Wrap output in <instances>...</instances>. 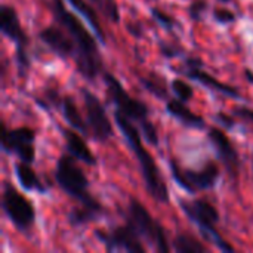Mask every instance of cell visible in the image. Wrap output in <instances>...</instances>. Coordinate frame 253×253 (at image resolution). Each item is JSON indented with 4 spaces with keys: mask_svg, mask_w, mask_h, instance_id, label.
I'll list each match as a JSON object with an SVG mask.
<instances>
[{
    "mask_svg": "<svg viewBox=\"0 0 253 253\" xmlns=\"http://www.w3.org/2000/svg\"><path fill=\"white\" fill-rule=\"evenodd\" d=\"M102 10L104 13L107 15V18L113 22H119L120 21V10H119V6L114 0H105L104 1V6H102Z\"/></svg>",
    "mask_w": 253,
    "mask_h": 253,
    "instance_id": "cell-27",
    "label": "cell"
},
{
    "mask_svg": "<svg viewBox=\"0 0 253 253\" xmlns=\"http://www.w3.org/2000/svg\"><path fill=\"white\" fill-rule=\"evenodd\" d=\"M179 208L185 213V216L199 227L202 236L208 242L213 243L222 252H234L236 251L218 233L216 224L219 221V213H218L216 208L211 202H208L205 199H196V200H184V199H181L179 200Z\"/></svg>",
    "mask_w": 253,
    "mask_h": 253,
    "instance_id": "cell-5",
    "label": "cell"
},
{
    "mask_svg": "<svg viewBox=\"0 0 253 253\" xmlns=\"http://www.w3.org/2000/svg\"><path fill=\"white\" fill-rule=\"evenodd\" d=\"M212 16L218 24H222V25H228V24H233L237 21L236 13L230 9H225V7H215L212 12Z\"/></svg>",
    "mask_w": 253,
    "mask_h": 253,
    "instance_id": "cell-25",
    "label": "cell"
},
{
    "mask_svg": "<svg viewBox=\"0 0 253 253\" xmlns=\"http://www.w3.org/2000/svg\"><path fill=\"white\" fill-rule=\"evenodd\" d=\"M102 77H104V82L107 86V95H108L110 101L116 105V110L120 111L123 116H126L129 120L138 123L144 139L150 145L157 147L160 142L159 132H157V127L154 126V123H151L148 119V114H150L148 107L144 102L138 101L136 98L130 96L126 92V89L123 87V84L120 83V80H117L111 73L104 71Z\"/></svg>",
    "mask_w": 253,
    "mask_h": 253,
    "instance_id": "cell-3",
    "label": "cell"
},
{
    "mask_svg": "<svg viewBox=\"0 0 253 253\" xmlns=\"http://www.w3.org/2000/svg\"><path fill=\"white\" fill-rule=\"evenodd\" d=\"M36 132L31 127H16L6 129V125L1 126V148L7 154L16 156L21 162L33 163L36 159Z\"/></svg>",
    "mask_w": 253,
    "mask_h": 253,
    "instance_id": "cell-10",
    "label": "cell"
},
{
    "mask_svg": "<svg viewBox=\"0 0 253 253\" xmlns=\"http://www.w3.org/2000/svg\"><path fill=\"white\" fill-rule=\"evenodd\" d=\"M208 138H209L211 144L215 147V151H216L218 157L221 159V162L224 163L225 170L228 172L231 179L237 181L239 172H240L239 170L240 169V159H239V151L234 148L230 138L225 135L224 130H221L218 127H211L208 132Z\"/></svg>",
    "mask_w": 253,
    "mask_h": 253,
    "instance_id": "cell-14",
    "label": "cell"
},
{
    "mask_svg": "<svg viewBox=\"0 0 253 253\" xmlns=\"http://www.w3.org/2000/svg\"><path fill=\"white\" fill-rule=\"evenodd\" d=\"M127 31L132 34V36H135V37H141L142 36V27H141V24H138V22H130V24H127Z\"/></svg>",
    "mask_w": 253,
    "mask_h": 253,
    "instance_id": "cell-31",
    "label": "cell"
},
{
    "mask_svg": "<svg viewBox=\"0 0 253 253\" xmlns=\"http://www.w3.org/2000/svg\"><path fill=\"white\" fill-rule=\"evenodd\" d=\"M170 87H172L173 93L176 95V98L181 99L182 102H188V101L193 99V96H194V89H193L187 82H184V80H181V79L172 80Z\"/></svg>",
    "mask_w": 253,
    "mask_h": 253,
    "instance_id": "cell-23",
    "label": "cell"
},
{
    "mask_svg": "<svg viewBox=\"0 0 253 253\" xmlns=\"http://www.w3.org/2000/svg\"><path fill=\"white\" fill-rule=\"evenodd\" d=\"M114 120H116L119 129L122 130L129 148L132 150V153L135 154V157L139 163L141 173H142L144 184H145L148 194L151 196V199H154L159 203H163V205L169 203V200H170L169 188L160 173V169H159L156 160L153 159V156L148 153V150L142 144V138H141L142 133L138 130V127L133 125L132 120H129L126 116H123L117 110L114 113Z\"/></svg>",
    "mask_w": 253,
    "mask_h": 253,
    "instance_id": "cell-2",
    "label": "cell"
},
{
    "mask_svg": "<svg viewBox=\"0 0 253 253\" xmlns=\"http://www.w3.org/2000/svg\"><path fill=\"white\" fill-rule=\"evenodd\" d=\"M166 113L181 122L184 126L191 129H203L205 127V119L196 113H193L185 102L181 99H168L166 101Z\"/></svg>",
    "mask_w": 253,
    "mask_h": 253,
    "instance_id": "cell-17",
    "label": "cell"
},
{
    "mask_svg": "<svg viewBox=\"0 0 253 253\" xmlns=\"http://www.w3.org/2000/svg\"><path fill=\"white\" fill-rule=\"evenodd\" d=\"M141 86L150 92L151 95H154L156 98L162 99V101H168L169 99V93H168V87L165 80L159 76V74H150V76H144L138 79Z\"/></svg>",
    "mask_w": 253,
    "mask_h": 253,
    "instance_id": "cell-21",
    "label": "cell"
},
{
    "mask_svg": "<svg viewBox=\"0 0 253 253\" xmlns=\"http://www.w3.org/2000/svg\"><path fill=\"white\" fill-rule=\"evenodd\" d=\"M213 122L221 125L222 127H225L227 130H231L236 127V120H234V116H230L224 111H218L215 116H213Z\"/></svg>",
    "mask_w": 253,
    "mask_h": 253,
    "instance_id": "cell-28",
    "label": "cell"
},
{
    "mask_svg": "<svg viewBox=\"0 0 253 253\" xmlns=\"http://www.w3.org/2000/svg\"><path fill=\"white\" fill-rule=\"evenodd\" d=\"M170 173L173 181L187 193L196 194L199 191H208L215 188L219 179V168L216 162L209 160L202 169H182L175 159H170Z\"/></svg>",
    "mask_w": 253,
    "mask_h": 253,
    "instance_id": "cell-8",
    "label": "cell"
},
{
    "mask_svg": "<svg viewBox=\"0 0 253 253\" xmlns=\"http://www.w3.org/2000/svg\"><path fill=\"white\" fill-rule=\"evenodd\" d=\"M245 74H246V79H248V82L253 84V71L252 70H249V68H246L245 70Z\"/></svg>",
    "mask_w": 253,
    "mask_h": 253,
    "instance_id": "cell-32",
    "label": "cell"
},
{
    "mask_svg": "<svg viewBox=\"0 0 253 253\" xmlns=\"http://www.w3.org/2000/svg\"><path fill=\"white\" fill-rule=\"evenodd\" d=\"M15 175H16V179L19 182V185L28 191V193H40V194H44L46 193V187L43 185V182L40 181V178L37 176V173L31 169L30 163H25V162H19L15 165Z\"/></svg>",
    "mask_w": 253,
    "mask_h": 253,
    "instance_id": "cell-19",
    "label": "cell"
},
{
    "mask_svg": "<svg viewBox=\"0 0 253 253\" xmlns=\"http://www.w3.org/2000/svg\"><path fill=\"white\" fill-rule=\"evenodd\" d=\"M82 96L86 110V122L89 125L92 138L99 142H107L108 139H111L114 132L105 107L102 105L99 98L87 89H82Z\"/></svg>",
    "mask_w": 253,
    "mask_h": 253,
    "instance_id": "cell-12",
    "label": "cell"
},
{
    "mask_svg": "<svg viewBox=\"0 0 253 253\" xmlns=\"http://www.w3.org/2000/svg\"><path fill=\"white\" fill-rule=\"evenodd\" d=\"M233 116L237 117V119H240V120H243L245 123L253 125V110L249 108V107H243V105L236 107L234 111H233Z\"/></svg>",
    "mask_w": 253,
    "mask_h": 253,
    "instance_id": "cell-29",
    "label": "cell"
},
{
    "mask_svg": "<svg viewBox=\"0 0 253 253\" xmlns=\"http://www.w3.org/2000/svg\"><path fill=\"white\" fill-rule=\"evenodd\" d=\"M151 16L157 21V24L159 25H162L165 30H168V31H172L175 27H176V19L173 18V16H170L169 13H166V12H163L162 9H159V7H151Z\"/></svg>",
    "mask_w": 253,
    "mask_h": 253,
    "instance_id": "cell-24",
    "label": "cell"
},
{
    "mask_svg": "<svg viewBox=\"0 0 253 253\" xmlns=\"http://www.w3.org/2000/svg\"><path fill=\"white\" fill-rule=\"evenodd\" d=\"M1 208L9 221L22 233H28L36 222V209L33 203L21 194L9 181L3 182Z\"/></svg>",
    "mask_w": 253,
    "mask_h": 253,
    "instance_id": "cell-9",
    "label": "cell"
},
{
    "mask_svg": "<svg viewBox=\"0 0 253 253\" xmlns=\"http://www.w3.org/2000/svg\"><path fill=\"white\" fill-rule=\"evenodd\" d=\"M74 156L62 154L58 159L56 169H55V179L62 191H65L71 199H74L79 206L86 208L95 212L98 216L105 213L104 206L90 194L89 191V179L86 178L84 172L80 166L74 162Z\"/></svg>",
    "mask_w": 253,
    "mask_h": 253,
    "instance_id": "cell-4",
    "label": "cell"
},
{
    "mask_svg": "<svg viewBox=\"0 0 253 253\" xmlns=\"http://www.w3.org/2000/svg\"><path fill=\"white\" fill-rule=\"evenodd\" d=\"M84 19H86V22L90 25V28L93 30V33H95V36H96V39H98V42H101L102 44H105V33H104V30H102V25H101V21H99V18H98V15H96V12H95V9L89 4V3H86L84 0H67Z\"/></svg>",
    "mask_w": 253,
    "mask_h": 253,
    "instance_id": "cell-20",
    "label": "cell"
},
{
    "mask_svg": "<svg viewBox=\"0 0 253 253\" xmlns=\"http://www.w3.org/2000/svg\"><path fill=\"white\" fill-rule=\"evenodd\" d=\"M96 239L105 245L108 252L116 251H126L129 253H144L145 248L142 245V239L136 233V230L126 221V224L113 228L111 231L107 230H96Z\"/></svg>",
    "mask_w": 253,
    "mask_h": 253,
    "instance_id": "cell-11",
    "label": "cell"
},
{
    "mask_svg": "<svg viewBox=\"0 0 253 253\" xmlns=\"http://www.w3.org/2000/svg\"><path fill=\"white\" fill-rule=\"evenodd\" d=\"M172 248L178 253L208 252V248L203 246V243H200L199 240H196L193 236L188 234H178L172 242Z\"/></svg>",
    "mask_w": 253,
    "mask_h": 253,
    "instance_id": "cell-22",
    "label": "cell"
},
{
    "mask_svg": "<svg viewBox=\"0 0 253 253\" xmlns=\"http://www.w3.org/2000/svg\"><path fill=\"white\" fill-rule=\"evenodd\" d=\"M208 0H193L188 7V15L193 21H200L203 13L208 10Z\"/></svg>",
    "mask_w": 253,
    "mask_h": 253,
    "instance_id": "cell-26",
    "label": "cell"
},
{
    "mask_svg": "<svg viewBox=\"0 0 253 253\" xmlns=\"http://www.w3.org/2000/svg\"><path fill=\"white\" fill-rule=\"evenodd\" d=\"M61 132L64 135L67 151L71 156H74L77 160L83 162L87 166H95L96 165V157L93 156V153L90 151V148L87 147V144L82 138V135H79L73 129H65V127H61Z\"/></svg>",
    "mask_w": 253,
    "mask_h": 253,
    "instance_id": "cell-16",
    "label": "cell"
},
{
    "mask_svg": "<svg viewBox=\"0 0 253 253\" xmlns=\"http://www.w3.org/2000/svg\"><path fill=\"white\" fill-rule=\"evenodd\" d=\"M49 7L53 13L55 22L61 24L70 33L77 46V53L74 58L77 71L84 79L93 82L101 73H104L102 56L98 49L96 36H93L84 27L79 16H76L65 7L64 0H52L49 3Z\"/></svg>",
    "mask_w": 253,
    "mask_h": 253,
    "instance_id": "cell-1",
    "label": "cell"
},
{
    "mask_svg": "<svg viewBox=\"0 0 253 253\" xmlns=\"http://www.w3.org/2000/svg\"><path fill=\"white\" fill-rule=\"evenodd\" d=\"M184 65H185V68L181 70V73L185 77H188V79H191V80H194V82H197V83H200V84H203V86H206V87H209V89H212V90H215L218 93H222V95H225L228 98H233V99H240L242 98V93H240V90L237 87H234L231 84H227V83L215 79L209 73H206L203 70V61L200 58L190 56L188 59H185Z\"/></svg>",
    "mask_w": 253,
    "mask_h": 253,
    "instance_id": "cell-13",
    "label": "cell"
},
{
    "mask_svg": "<svg viewBox=\"0 0 253 253\" xmlns=\"http://www.w3.org/2000/svg\"><path fill=\"white\" fill-rule=\"evenodd\" d=\"M160 50H162V55L166 56V58H175L179 55V49L176 46H172L169 43H160Z\"/></svg>",
    "mask_w": 253,
    "mask_h": 253,
    "instance_id": "cell-30",
    "label": "cell"
},
{
    "mask_svg": "<svg viewBox=\"0 0 253 253\" xmlns=\"http://www.w3.org/2000/svg\"><path fill=\"white\" fill-rule=\"evenodd\" d=\"M39 37L59 58H62V59H68V58L74 59L76 58L77 46H76L73 37L70 36V33L61 24L55 22L53 25L43 28L39 33Z\"/></svg>",
    "mask_w": 253,
    "mask_h": 253,
    "instance_id": "cell-15",
    "label": "cell"
},
{
    "mask_svg": "<svg viewBox=\"0 0 253 253\" xmlns=\"http://www.w3.org/2000/svg\"><path fill=\"white\" fill-rule=\"evenodd\" d=\"M92 3H95V4H98V6H101V9H102V6H104V1L105 0H90Z\"/></svg>",
    "mask_w": 253,
    "mask_h": 253,
    "instance_id": "cell-33",
    "label": "cell"
},
{
    "mask_svg": "<svg viewBox=\"0 0 253 253\" xmlns=\"http://www.w3.org/2000/svg\"><path fill=\"white\" fill-rule=\"evenodd\" d=\"M59 110H61L64 119L67 120V123L73 129H76L77 132L83 133V136H92L89 125H87V122L83 120V117H82V114H80V111L77 108V104H76L73 96H64L62 101H61Z\"/></svg>",
    "mask_w": 253,
    "mask_h": 253,
    "instance_id": "cell-18",
    "label": "cell"
},
{
    "mask_svg": "<svg viewBox=\"0 0 253 253\" xmlns=\"http://www.w3.org/2000/svg\"><path fill=\"white\" fill-rule=\"evenodd\" d=\"M0 31L4 37L12 40L16 46L15 59L18 64V70L21 77H24L30 68V56H28V44L30 39L24 31L19 16L13 6L1 4L0 6Z\"/></svg>",
    "mask_w": 253,
    "mask_h": 253,
    "instance_id": "cell-7",
    "label": "cell"
},
{
    "mask_svg": "<svg viewBox=\"0 0 253 253\" xmlns=\"http://www.w3.org/2000/svg\"><path fill=\"white\" fill-rule=\"evenodd\" d=\"M126 221L136 230L139 237L145 240L148 245H151L157 252L168 253L170 251L165 228L151 216V213L136 199L129 200Z\"/></svg>",
    "mask_w": 253,
    "mask_h": 253,
    "instance_id": "cell-6",
    "label": "cell"
}]
</instances>
